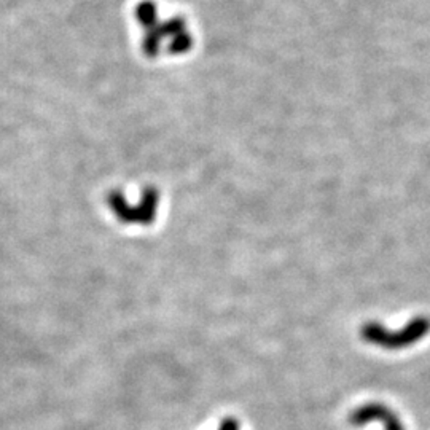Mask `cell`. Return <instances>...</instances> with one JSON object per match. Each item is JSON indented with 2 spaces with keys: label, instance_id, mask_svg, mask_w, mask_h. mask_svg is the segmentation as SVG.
Returning <instances> with one entry per match:
<instances>
[{
  "label": "cell",
  "instance_id": "1",
  "mask_svg": "<svg viewBox=\"0 0 430 430\" xmlns=\"http://www.w3.org/2000/svg\"><path fill=\"white\" fill-rule=\"evenodd\" d=\"M136 18L145 29L142 48L150 58H155L160 53L161 43L164 40H169L167 52L171 54H183L192 49L193 37L182 16H172L164 22H160L156 5L150 0H144L136 7Z\"/></svg>",
  "mask_w": 430,
  "mask_h": 430
},
{
  "label": "cell",
  "instance_id": "2",
  "mask_svg": "<svg viewBox=\"0 0 430 430\" xmlns=\"http://www.w3.org/2000/svg\"><path fill=\"white\" fill-rule=\"evenodd\" d=\"M429 322L424 319L413 321L405 330H401L400 333H389L384 330V328L375 325L364 327V338L368 339L370 343H375L379 346H384V348H404V346H408L416 339H420L422 335H426L429 332Z\"/></svg>",
  "mask_w": 430,
  "mask_h": 430
},
{
  "label": "cell",
  "instance_id": "3",
  "mask_svg": "<svg viewBox=\"0 0 430 430\" xmlns=\"http://www.w3.org/2000/svg\"><path fill=\"white\" fill-rule=\"evenodd\" d=\"M156 203H158V197H156L153 190H147L144 193L141 203L137 204H131L130 201L125 199L123 194L110 197V208H114L115 214L123 222H150L155 215Z\"/></svg>",
  "mask_w": 430,
  "mask_h": 430
},
{
  "label": "cell",
  "instance_id": "4",
  "mask_svg": "<svg viewBox=\"0 0 430 430\" xmlns=\"http://www.w3.org/2000/svg\"><path fill=\"white\" fill-rule=\"evenodd\" d=\"M375 420L381 421L384 426H386V430H404L397 417L394 416V413H390L381 405H367L359 411H355L353 417H351V421H353L355 426H362V424Z\"/></svg>",
  "mask_w": 430,
  "mask_h": 430
},
{
  "label": "cell",
  "instance_id": "5",
  "mask_svg": "<svg viewBox=\"0 0 430 430\" xmlns=\"http://www.w3.org/2000/svg\"><path fill=\"white\" fill-rule=\"evenodd\" d=\"M219 430H241V429H239L238 424L234 422L233 420H226V421H223V422L220 424Z\"/></svg>",
  "mask_w": 430,
  "mask_h": 430
}]
</instances>
